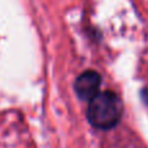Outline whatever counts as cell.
<instances>
[{"label":"cell","instance_id":"2","mask_svg":"<svg viewBox=\"0 0 148 148\" xmlns=\"http://www.w3.org/2000/svg\"><path fill=\"white\" fill-rule=\"evenodd\" d=\"M101 84V77L95 70H86L77 77L74 82V90L77 96L83 101H90L99 92Z\"/></svg>","mask_w":148,"mask_h":148},{"label":"cell","instance_id":"1","mask_svg":"<svg viewBox=\"0 0 148 148\" xmlns=\"http://www.w3.org/2000/svg\"><path fill=\"white\" fill-rule=\"evenodd\" d=\"M123 112L122 99L114 91L97 92L88 101L87 120L90 125L99 130H109L118 125Z\"/></svg>","mask_w":148,"mask_h":148}]
</instances>
